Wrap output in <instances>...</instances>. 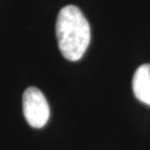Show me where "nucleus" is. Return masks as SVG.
Wrapping results in <instances>:
<instances>
[{
  "label": "nucleus",
  "instance_id": "nucleus-2",
  "mask_svg": "<svg viewBox=\"0 0 150 150\" xmlns=\"http://www.w3.org/2000/svg\"><path fill=\"white\" fill-rule=\"evenodd\" d=\"M22 109L27 122L33 128H42L50 116L48 101L43 93L35 87L26 89L22 96Z\"/></svg>",
  "mask_w": 150,
  "mask_h": 150
},
{
  "label": "nucleus",
  "instance_id": "nucleus-3",
  "mask_svg": "<svg viewBox=\"0 0 150 150\" xmlns=\"http://www.w3.org/2000/svg\"><path fill=\"white\" fill-rule=\"evenodd\" d=\"M132 90L139 101L150 106V64H141L132 79Z\"/></svg>",
  "mask_w": 150,
  "mask_h": 150
},
{
  "label": "nucleus",
  "instance_id": "nucleus-1",
  "mask_svg": "<svg viewBox=\"0 0 150 150\" xmlns=\"http://www.w3.org/2000/svg\"><path fill=\"white\" fill-rule=\"evenodd\" d=\"M56 35L60 52L70 61H78L90 43V25L76 6H66L59 11Z\"/></svg>",
  "mask_w": 150,
  "mask_h": 150
}]
</instances>
